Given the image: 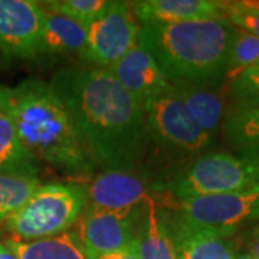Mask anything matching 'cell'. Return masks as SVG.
Instances as JSON below:
<instances>
[{"instance_id": "44dd1931", "label": "cell", "mask_w": 259, "mask_h": 259, "mask_svg": "<svg viewBox=\"0 0 259 259\" xmlns=\"http://www.w3.org/2000/svg\"><path fill=\"white\" fill-rule=\"evenodd\" d=\"M259 62V37L233 28L225 68V87Z\"/></svg>"}, {"instance_id": "f1b7e54d", "label": "cell", "mask_w": 259, "mask_h": 259, "mask_svg": "<svg viewBox=\"0 0 259 259\" xmlns=\"http://www.w3.org/2000/svg\"><path fill=\"white\" fill-rule=\"evenodd\" d=\"M235 259H256V258L253 256V253H249V252H242V253L235 255Z\"/></svg>"}, {"instance_id": "603a6c76", "label": "cell", "mask_w": 259, "mask_h": 259, "mask_svg": "<svg viewBox=\"0 0 259 259\" xmlns=\"http://www.w3.org/2000/svg\"><path fill=\"white\" fill-rule=\"evenodd\" d=\"M40 5L48 13L65 16L87 28L111 5V0H48Z\"/></svg>"}, {"instance_id": "52a82bcc", "label": "cell", "mask_w": 259, "mask_h": 259, "mask_svg": "<svg viewBox=\"0 0 259 259\" xmlns=\"http://www.w3.org/2000/svg\"><path fill=\"white\" fill-rule=\"evenodd\" d=\"M148 143L160 153L185 161L207 153L214 144L189 115L175 85L144 108Z\"/></svg>"}, {"instance_id": "ac0fdd59", "label": "cell", "mask_w": 259, "mask_h": 259, "mask_svg": "<svg viewBox=\"0 0 259 259\" xmlns=\"http://www.w3.org/2000/svg\"><path fill=\"white\" fill-rule=\"evenodd\" d=\"M16 259H87L78 231H66L36 241L5 242Z\"/></svg>"}, {"instance_id": "7402d4cb", "label": "cell", "mask_w": 259, "mask_h": 259, "mask_svg": "<svg viewBox=\"0 0 259 259\" xmlns=\"http://www.w3.org/2000/svg\"><path fill=\"white\" fill-rule=\"evenodd\" d=\"M42 185L36 177L0 175V226Z\"/></svg>"}, {"instance_id": "4316f807", "label": "cell", "mask_w": 259, "mask_h": 259, "mask_svg": "<svg viewBox=\"0 0 259 259\" xmlns=\"http://www.w3.org/2000/svg\"><path fill=\"white\" fill-rule=\"evenodd\" d=\"M97 259H140L139 250H137V239L128 246L122 248V249L105 253V255L98 256Z\"/></svg>"}, {"instance_id": "30bf717a", "label": "cell", "mask_w": 259, "mask_h": 259, "mask_svg": "<svg viewBox=\"0 0 259 259\" xmlns=\"http://www.w3.org/2000/svg\"><path fill=\"white\" fill-rule=\"evenodd\" d=\"M144 204L121 212L87 207L78 228L87 259L120 250L136 241Z\"/></svg>"}, {"instance_id": "f546056e", "label": "cell", "mask_w": 259, "mask_h": 259, "mask_svg": "<svg viewBox=\"0 0 259 259\" xmlns=\"http://www.w3.org/2000/svg\"><path fill=\"white\" fill-rule=\"evenodd\" d=\"M253 256L259 259V235L256 236V242H255V253H253Z\"/></svg>"}, {"instance_id": "8fae6325", "label": "cell", "mask_w": 259, "mask_h": 259, "mask_svg": "<svg viewBox=\"0 0 259 259\" xmlns=\"http://www.w3.org/2000/svg\"><path fill=\"white\" fill-rule=\"evenodd\" d=\"M87 207L101 210H131L151 199L147 173L136 170H104L85 187Z\"/></svg>"}, {"instance_id": "2e32d148", "label": "cell", "mask_w": 259, "mask_h": 259, "mask_svg": "<svg viewBox=\"0 0 259 259\" xmlns=\"http://www.w3.org/2000/svg\"><path fill=\"white\" fill-rule=\"evenodd\" d=\"M137 250L140 259H177L173 238L153 197L143 209L137 231Z\"/></svg>"}, {"instance_id": "7c38bea8", "label": "cell", "mask_w": 259, "mask_h": 259, "mask_svg": "<svg viewBox=\"0 0 259 259\" xmlns=\"http://www.w3.org/2000/svg\"><path fill=\"white\" fill-rule=\"evenodd\" d=\"M108 71L143 110L173 85L168 82L153 55L139 44Z\"/></svg>"}, {"instance_id": "9a60e30c", "label": "cell", "mask_w": 259, "mask_h": 259, "mask_svg": "<svg viewBox=\"0 0 259 259\" xmlns=\"http://www.w3.org/2000/svg\"><path fill=\"white\" fill-rule=\"evenodd\" d=\"M87 48V28L71 19L48 13L45 15L39 58L47 59H79L83 62Z\"/></svg>"}, {"instance_id": "4fadbf2b", "label": "cell", "mask_w": 259, "mask_h": 259, "mask_svg": "<svg viewBox=\"0 0 259 259\" xmlns=\"http://www.w3.org/2000/svg\"><path fill=\"white\" fill-rule=\"evenodd\" d=\"M131 10L140 26L150 23H180L223 18L221 0H139Z\"/></svg>"}, {"instance_id": "d4e9b609", "label": "cell", "mask_w": 259, "mask_h": 259, "mask_svg": "<svg viewBox=\"0 0 259 259\" xmlns=\"http://www.w3.org/2000/svg\"><path fill=\"white\" fill-rule=\"evenodd\" d=\"M223 19L233 28L259 37V0L223 2Z\"/></svg>"}, {"instance_id": "6da1fadb", "label": "cell", "mask_w": 259, "mask_h": 259, "mask_svg": "<svg viewBox=\"0 0 259 259\" xmlns=\"http://www.w3.org/2000/svg\"><path fill=\"white\" fill-rule=\"evenodd\" d=\"M48 83L69 112L97 166L139 168L148 146L146 114L108 69L66 66Z\"/></svg>"}, {"instance_id": "5b68a950", "label": "cell", "mask_w": 259, "mask_h": 259, "mask_svg": "<svg viewBox=\"0 0 259 259\" xmlns=\"http://www.w3.org/2000/svg\"><path fill=\"white\" fill-rule=\"evenodd\" d=\"M258 185L239 156L207 151L187 161L168 179L151 185L153 193H167L176 200L231 193Z\"/></svg>"}, {"instance_id": "9c48e42d", "label": "cell", "mask_w": 259, "mask_h": 259, "mask_svg": "<svg viewBox=\"0 0 259 259\" xmlns=\"http://www.w3.org/2000/svg\"><path fill=\"white\" fill-rule=\"evenodd\" d=\"M47 12L35 0H0V55L5 62L39 58Z\"/></svg>"}, {"instance_id": "8992f818", "label": "cell", "mask_w": 259, "mask_h": 259, "mask_svg": "<svg viewBox=\"0 0 259 259\" xmlns=\"http://www.w3.org/2000/svg\"><path fill=\"white\" fill-rule=\"evenodd\" d=\"M255 221H259V183L231 193L177 200L171 219L164 218L167 226L216 232L228 238Z\"/></svg>"}, {"instance_id": "83f0119b", "label": "cell", "mask_w": 259, "mask_h": 259, "mask_svg": "<svg viewBox=\"0 0 259 259\" xmlns=\"http://www.w3.org/2000/svg\"><path fill=\"white\" fill-rule=\"evenodd\" d=\"M0 259H16L15 253L8 248V245L2 242H0Z\"/></svg>"}, {"instance_id": "484cf974", "label": "cell", "mask_w": 259, "mask_h": 259, "mask_svg": "<svg viewBox=\"0 0 259 259\" xmlns=\"http://www.w3.org/2000/svg\"><path fill=\"white\" fill-rule=\"evenodd\" d=\"M238 156L245 161L246 166L249 167L252 176L256 180V183H259V146L241 150V151H238Z\"/></svg>"}, {"instance_id": "4dcf8cb0", "label": "cell", "mask_w": 259, "mask_h": 259, "mask_svg": "<svg viewBox=\"0 0 259 259\" xmlns=\"http://www.w3.org/2000/svg\"><path fill=\"white\" fill-rule=\"evenodd\" d=\"M3 64H6V62H5V59H3V56L0 55V68L3 66Z\"/></svg>"}, {"instance_id": "ffe728a7", "label": "cell", "mask_w": 259, "mask_h": 259, "mask_svg": "<svg viewBox=\"0 0 259 259\" xmlns=\"http://www.w3.org/2000/svg\"><path fill=\"white\" fill-rule=\"evenodd\" d=\"M223 137L232 148L241 151L259 146L258 107H229L222 124Z\"/></svg>"}, {"instance_id": "cb8c5ba5", "label": "cell", "mask_w": 259, "mask_h": 259, "mask_svg": "<svg viewBox=\"0 0 259 259\" xmlns=\"http://www.w3.org/2000/svg\"><path fill=\"white\" fill-rule=\"evenodd\" d=\"M226 93L231 107H258L259 105V62L235 78Z\"/></svg>"}, {"instance_id": "3957f363", "label": "cell", "mask_w": 259, "mask_h": 259, "mask_svg": "<svg viewBox=\"0 0 259 259\" xmlns=\"http://www.w3.org/2000/svg\"><path fill=\"white\" fill-rule=\"evenodd\" d=\"M233 26L226 19L150 23L140 28L139 45L156 59L173 85H223Z\"/></svg>"}, {"instance_id": "d6986e66", "label": "cell", "mask_w": 259, "mask_h": 259, "mask_svg": "<svg viewBox=\"0 0 259 259\" xmlns=\"http://www.w3.org/2000/svg\"><path fill=\"white\" fill-rule=\"evenodd\" d=\"M39 161L20 143L10 121L0 112V175L36 177Z\"/></svg>"}, {"instance_id": "277c9868", "label": "cell", "mask_w": 259, "mask_h": 259, "mask_svg": "<svg viewBox=\"0 0 259 259\" xmlns=\"http://www.w3.org/2000/svg\"><path fill=\"white\" fill-rule=\"evenodd\" d=\"M87 209L85 187L74 183L40 185L3 228L16 241H36L69 231Z\"/></svg>"}, {"instance_id": "e0dca14e", "label": "cell", "mask_w": 259, "mask_h": 259, "mask_svg": "<svg viewBox=\"0 0 259 259\" xmlns=\"http://www.w3.org/2000/svg\"><path fill=\"white\" fill-rule=\"evenodd\" d=\"M176 246L177 259H235L228 236L210 231L167 226Z\"/></svg>"}, {"instance_id": "7a4b0ae2", "label": "cell", "mask_w": 259, "mask_h": 259, "mask_svg": "<svg viewBox=\"0 0 259 259\" xmlns=\"http://www.w3.org/2000/svg\"><path fill=\"white\" fill-rule=\"evenodd\" d=\"M0 112L37 161L71 175H90L98 167L68 110L45 81L29 78L16 85H0Z\"/></svg>"}, {"instance_id": "ba28073f", "label": "cell", "mask_w": 259, "mask_h": 259, "mask_svg": "<svg viewBox=\"0 0 259 259\" xmlns=\"http://www.w3.org/2000/svg\"><path fill=\"white\" fill-rule=\"evenodd\" d=\"M140 28L131 3L112 0L111 5L87 26L83 62L94 68L110 69L137 45Z\"/></svg>"}, {"instance_id": "5bb4252c", "label": "cell", "mask_w": 259, "mask_h": 259, "mask_svg": "<svg viewBox=\"0 0 259 259\" xmlns=\"http://www.w3.org/2000/svg\"><path fill=\"white\" fill-rule=\"evenodd\" d=\"M223 85H175L185 108L192 120L212 140H216L222 130L226 114Z\"/></svg>"}]
</instances>
